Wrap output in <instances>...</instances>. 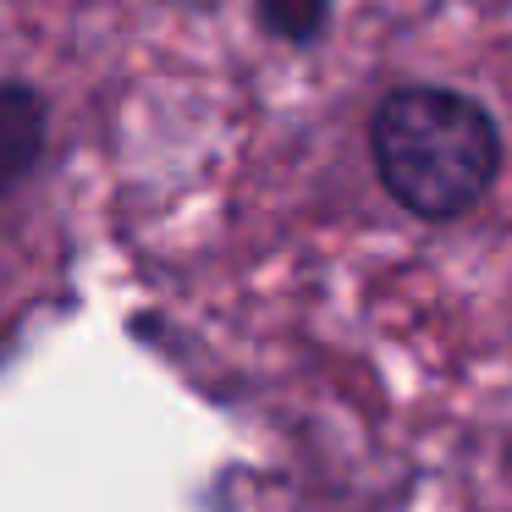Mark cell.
Wrapping results in <instances>:
<instances>
[{
  "mask_svg": "<svg viewBox=\"0 0 512 512\" xmlns=\"http://www.w3.org/2000/svg\"><path fill=\"white\" fill-rule=\"evenodd\" d=\"M254 17L276 45L309 50L331 28V0H254Z\"/></svg>",
  "mask_w": 512,
  "mask_h": 512,
  "instance_id": "3",
  "label": "cell"
},
{
  "mask_svg": "<svg viewBox=\"0 0 512 512\" xmlns=\"http://www.w3.org/2000/svg\"><path fill=\"white\" fill-rule=\"evenodd\" d=\"M369 155L391 199L419 221H457L501 177V127L452 83H397L369 116Z\"/></svg>",
  "mask_w": 512,
  "mask_h": 512,
  "instance_id": "1",
  "label": "cell"
},
{
  "mask_svg": "<svg viewBox=\"0 0 512 512\" xmlns=\"http://www.w3.org/2000/svg\"><path fill=\"white\" fill-rule=\"evenodd\" d=\"M50 144V100L28 78H0V193H12Z\"/></svg>",
  "mask_w": 512,
  "mask_h": 512,
  "instance_id": "2",
  "label": "cell"
}]
</instances>
